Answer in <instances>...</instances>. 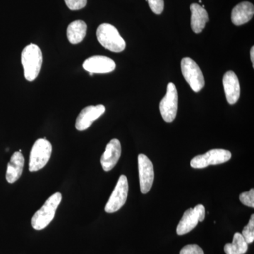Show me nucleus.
Here are the masks:
<instances>
[{
    "instance_id": "2eb2a0df",
    "label": "nucleus",
    "mask_w": 254,
    "mask_h": 254,
    "mask_svg": "<svg viewBox=\"0 0 254 254\" xmlns=\"http://www.w3.org/2000/svg\"><path fill=\"white\" fill-rule=\"evenodd\" d=\"M254 14V6L252 3L243 1L237 5L232 9V22L235 26H241L249 22Z\"/></svg>"
},
{
    "instance_id": "9d476101",
    "label": "nucleus",
    "mask_w": 254,
    "mask_h": 254,
    "mask_svg": "<svg viewBox=\"0 0 254 254\" xmlns=\"http://www.w3.org/2000/svg\"><path fill=\"white\" fill-rule=\"evenodd\" d=\"M138 171H139L140 187L143 194L148 193L151 190L154 181V168L146 155L140 154L138 157Z\"/></svg>"
},
{
    "instance_id": "5701e85b",
    "label": "nucleus",
    "mask_w": 254,
    "mask_h": 254,
    "mask_svg": "<svg viewBox=\"0 0 254 254\" xmlns=\"http://www.w3.org/2000/svg\"><path fill=\"white\" fill-rule=\"evenodd\" d=\"M180 254H204V252L198 245H188L182 249Z\"/></svg>"
},
{
    "instance_id": "6ab92c4d",
    "label": "nucleus",
    "mask_w": 254,
    "mask_h": 254,
    "mask_svg": "<svg viewBox=\"0 0 254 254\" xmlns=\"http://www.w3.org/2000/svg\"><path fill=\"white\" fill-rule=\"evenodd\" d=\"M248 250V244L240 232L234 235L232 243H227L224 247L226 254H245Z\"/></svg>"
},
{
    "instance_id": "39448f33",
    "label": "nucleus",
    "mask_w": 254,
    "mask_h": 254,
    "mask_svg": "<svg viewBox=\"0 0 254 254\" xmlns=\"http://www.w3.org/2000/svg\"><path fill=\"white\" fill-rule=\"evenodd\" d=\"M181 70L184 78L193 91L199 92L205 86L204 76L197 63L190 58L182 60Z\"/></svg>"
},
{
    "instance_id": "4468645a",
    "label": "nucleus",
    "mask_w": 254,
    "mask_h": 254,
    "mask_svg": "<svg viewBox=\"0 0 254 254\" xmlns=\"http://www.w3.org/2000/svg\"><path fill=\"white\" fill-rule=\"evenodd\" d=\"M222 83L227 101L229 104H235L240 95V82L237 75L233 71H227L222 78Z\"/></svg>"
},
{
    "instance_id": "393cba45",
    "label": "nucleus",
    "mask_w": 254,
    "mask_h": 254,
    "mask_svg": "<svg viewBox=\"0 0 254 254\" xmlns=\"http://www.w3.org/2000/svg\"><path fill=\"white\" fill-rule=\"evenodd\" d=\"M250 55H251V60H252V63L253 64V68L254 66V47H252V49H251L250 51Z\"/></svg>"
},
{
    "instance_id": "7ed1b4c3",
    "label": "nucleus",
    "mask_w": 254,
    "mask_h": 254,
    "mask_svg": "<svg viewBox=\"0 0 254 254\" xmlns=\"http://www.w3.org/2000/svg\"><path fill=\"white\" fill-rule=\"evenodd\" d=\"M97 38L101 46L115 53L123 51L126 47L125 40L122 38L115 26L109 23H103L96 31Z\"/></svg>"
},
{
    "instance_id": "6e6552de",
    "label": "nucleus",
    "mask_w": 254,
    "mask_h": 254,
    "mask_svg": "<svg viewBox=\"0 0 254 254\" xmlns=\"http://www.w3.org/2000/svg\"><path fill=\"white\" fill-rule=\"evenodd\" d=\"M232 154L229 150L213 149L203 155H198L192 159L190 165L195 169L207 168L209 165H219L226 163L231 158Z\"/></svg>"
},
{
    "instance_id": "412c9836",
    "label": "nucleus",
    "mask_w": 254,
    "mask_h": 254,
    "mask_svg": "<svg viewBox=\"0 0 254 254\" xmlns=\"http://www.w3.org/2000/svg\"><path fill=\"white\" fill-rule=\"evenodd\" d=\"M240 200L246 206L254 208V190L252 189L249 191L243 192L240 195Z\"/></svg>"
},
{
    "instance_id": "9b49d317",
    "label": "nucleus",
    "mask_w": 254,
    "mask_h": 254,
    "mask_svg": "<svg viewBox=\"0 0 254 254\" xmlns=\"http://www.w3.org/2000/svg\"><path fill=\"white\" fill-rule=\"evenodd\" d=\"M83 67L92 73H108L116 68L115 62L111 58L103 55H94L85 60Z\"/></svg>"
},
{
    "instance_id": "f257e3e1",
    "label": "nucleus",
    "mask_w": 254,
    "mask_h": 254,
    "mask_svg": "<svg viewBox=\"0 0 254 254\" xmlns=\"http://www.w3.org/2000/svg\"><path fill=\"white\" fill-rule=\"evenodd\" d=\"M21 63L24 70V76L28 81L36 80L41 71L43 54L37 45H28L21 53Z\"/></svg>"
},
{
    "instance_id": "dca6fc26",
    "label": "nucleus",
    "mask_w": 254,
    "mask_h": 254,
    "mask_svg": "<svg viewBox=\"0 0 254 254\" xmlns=\"http://www.w3.org/2000/svg\"><path fill=\"white\" fill-rule=\"evenodd\" d=\"M25 159L21 152H15L7 165L6 178L9 183L17 181L22 175L24 168Z\"/></svg>"
},
{
    "instance_id": "f3484780",
    "label": "nucleus",
    "mask_w": 254,
    "mask_h": 254,
    "mask_svg": "<svg viewBox=\"0 0 254 254\" xmlns=\"http://www.w3.org/2000/svg\"><path fill=\"white\" fill-rule=\"evenodd\" d=\"M191 11V28L195 33H201L209 21L208 14L204 8L198 4H192L190 6Z\"/></svg>"
},
{
    "instance_id": "ddd939ff",
    "label": "nucleus",
    "mask_w": 254,
    "mask_h": 254,
    "mask_svg": "<svg viewBox=\"0 0 254 254\" xmlns=\"http://www.w3.org/2000/svg\"><path fill=\"white\" fill-rule=\"evenodd\" d=\"M121 144L116 138L112 139L108 143L105 152L100 158V163L104 171L109 172L113 170L121 156Z\"/></svg>"
},
{
    "instance_id": "f03ea898",
    "label": "nucleus",
    "mask_w": 254,
    "mask_h": 254,
    "mask_svg": "<svg viewBox=\"0 0 254 254\" xmlns=\"http://www.w3.org/2000/svg\"><path fill=\"white\" fill-rule=\"evenodd\" d=\"M62 200V194L56 192L45 202L44 204L31 219V225L36 230H41L46 228L54 218L57 208L59 206Z\"/></svg>"
},
{
    "instance_id": "0eeeda50",
    "label": "nucleus",
    "mask_w": 254,
    "mask_h": 254,
    "mask_svg": "<svg viewBox=\"0 0 254 254\" xmlns=\"http://www.w3.org/2000/svg\"><path fill=\"white\" fill-rule=\"evenodd\" d=\"M205 217V209L203 205H196L194 208L187 209L177 225V235H184L192 231L198 222L204 220Z\"/></svg>"
},
{
    "instance_id": "1a4fd4ad",
    "label": "nucleus",
    "mask_w": 254,
    "mask_h": 254,
    "mask_svg": "<svg viewBox=\"0 0 254 254\" xmlns=\"http://www.w3.org/2000/svg\"><path fill=\"white\" fill-rule=\"evenodd\" d=\"M160 111L163 120L166 123H172L176 118L178 108V95L176 86L173 83H169L167 93L160 103Z\"/></svg>"
},
{
    "instance_id": "423d86ee",
    "label": "nucleus",
    "mask_w": 254,
    "mask_h": 254,
    "mask_svg": "<svg viewBox=\"0 0 254 254\" xmlns=\"http://www.w3.org/2000/svg\"><path fill=\"white\" fill-rule=\"evenodd\" d=\"M128 193V182L125 175H120L118 183L105 207L106 213H113L118 211L126 203Z\"/></svg>"
},
{
    "instance_id": "b1692460",
    "label": "nucleus",
    "mask_w": 254,
    "mask_h": 254,
    "mask_svg": "<svg viewBox=\"0 0 254 254\" xmlns=\"http://www.w3.org/2000/svg\"><path fill=\"white\" fill-rule=\"evenodd\" d=\"M150 8L155 14H162L164 9L163 0H147Z\"/></svg>"
},
{
    "instance_id": "20e7f679",
    "label": "nucleus",
    "mask_w": 254,
    "mask_h": 254,
    "mask_svg": "<svg viewBox=\"0 0 254 254\" xmlns=\"http://www.w3.org/2000/svg\"><path fill=\"white\" fill-rule=\"evenodd\" d=\"M51 143L46 138H39L35 142L30 154V172H36L44 168L52 154Z\"/></svg>"
},
{
    "instance_id": "a211bd4d",
    "label": "nucleus",
    "mask_w": 254,
    "mask_h": 254,
    "mask_svg": "<svg viewBox=\"0 0 254 254\" xmlns=\"http://www.w3.org/2000/svg\"><path fill=\"white\" fill-rule=\"evenodd\" d=\"M87 25L81 20L73 21L67 28V38L71 44L81 43L86 36Z\"/></svg>"
},
{
    "instance_id": "4be33fe9",
    "label": "nucleus",
    "mask_w": 254,
    "mask_h": 254,
    "mask_svg": "<svg viewBox=\"0 0 254 254\" xmlns=\"http://www.w3.org/2000/svg\"><path fill=\"white\" fill-rule=\"evenodd\" d=\"M68 9L76 11L83 9L87 4V0H64Z\"/></svg>"
},
{
    "instance_id": "aec40b11",
    "label": "nucleus",
    "mask_w": 254,
    "mask_h": 254,
    "mask_svg": "<svg viewBox=\"0 0 254 254\" xmlns=\"http://www.w3.org/2000/svg\"><path fill=\"white\" fill-rule=\"evenodd\" d=\"M242 236L247 244H251L254 241V215H251L250 221L242 230Z\"/></svg>"
},
{
    "instance_id": "f8f14e48",
    "label": "nucleus",
    "mask_w": 254,
    "mask_h": 254,
    "mask_svg": "<svg viewBox=\"0 0 254 254\" xmlns=\"http://www.w3.org/2000/svg\"><path fill=\"white\" fill-rule=\"evenodd\" d=\"M105 112L104 105H90L81 110L76 122V128L78 131H85L91 126L95 120L103 115Z\"/></svg>"
}]
</instances>
